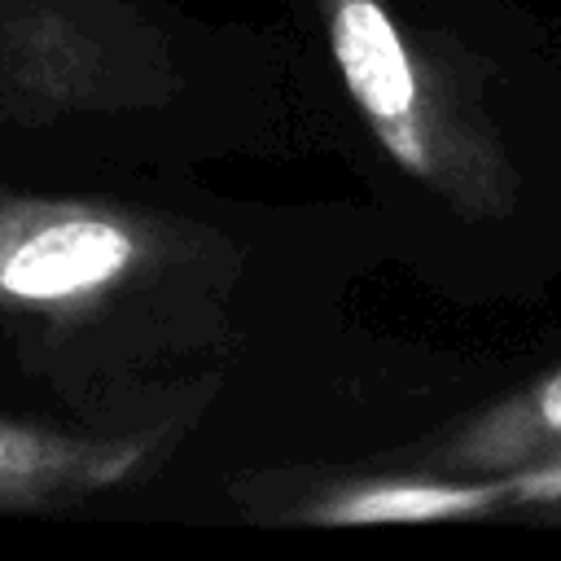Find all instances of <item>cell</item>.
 <instances>
[{"label":"cell","mask_w":561,"mask_h":561,"mask_svg":"<svg viewBox=\"0 0 561 561\" xmlns=\"http://www.w3.org/2000/svg\"><path fill=\"white\" fill-rule=\"evenodd\" d=\"M140 460V443H96L0 421V500H39L118 482Z\"/></svg>","instance_id":"3957f363"},{"label":"cell","mask_w":561,"mask_h":561,"mask_svg":"<svg viewBox=\"0 0 561 561\" xmlns=\"http://www.w3.org/2000/svg\"><path fill=\"white\" fill-rule=\"evenodd\" d=\"M140 259L127 219L75 202H0V307H83Z\"/></svg>","instance_id":"6da1fadb"},{"label":"cell","mask_w":561,"mask_h":561,"mask_svg":"<svg viewBox=\"0 0 561 561\" xmlns=\"http://www.w3.org/2000/svg\"><path fill=\"white\" fill-rule=\"evenodd\" d=\"M535 443H561V368L530 390V399L517 408L513 443H500L495 451H504V447H535Z\"/></svg>","instance_id":"5b68a950"},{"label":"cell","mask_w":561,"mask_h":561,"mask_svg":"<svg viewBox=\"0 0 561 561\" xmlns=\"http://www.w3.org/2000/svg\"><path fill=\"white\" fill-rule=\"evenodd\" d=\"M337 75L386 158L416 175H443V127L430 114L412 48L381 0H320Z\"/></svg>","instance_id":"7a4b0ae2"},{"label":"cell","mask_w":561,"mask_h":561,"mask_svg":"<svg viewBox=\"0 0 561 561\" xmlns=\"http://www.w3.org/2000/svg\"><path fill=\"white\" fill-rule=\"evenodd\" d=\"M500 500H513L508 482H368L351 486L307 517L329 526H386V522H438V517H478Z\"/></svg>","instance_id":"277c9868"}]
</instances>
